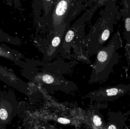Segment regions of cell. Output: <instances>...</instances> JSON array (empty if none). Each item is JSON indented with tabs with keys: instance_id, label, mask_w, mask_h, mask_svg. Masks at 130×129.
Instances as JSON below:
<instances>
[{
	"instance_id": "1",
	"label": "cell",
	"mask_w": 130,
	"mask_h": 129,
	"mask_svg": "<svg viewBox=\"0 0 130 129\" xmlns=\"http://www.w3.org/2000/svg\"><path fill=\"white\" fill-rule=\"evenodd\" d=\"M120 46L118 34L115 33L107 45L97 52L89 81L90 84L104 82L108 79L114 66L119 62V54L117 51Z\"/></svg>"
},
{
	"instance_id": "2",
	"label": "cell",
	"mask_w": 130,
	"mask_h": 129,
	"mask_svg": "<svg viewBox=\"0 0 130 129\" xmlns=\"http://www.w3.org/2000/svg\"><path fill=\"white\" fill-rule=\"evenodd\" d=\"M128 92V85L121 84L99 89L89 93L87 96L91 100L98 102L112 101L123 96Z\"/></svg>"
},
{
	"instance_id": "3",
	"label": "cell",
	"mask_w": 130,
	"mask_h": 129,
	"mask_svg": "<svg viewBox=\"0 0 130 129\" xmlns=\"http://www.w3.org/2000/svg\"><path fill=\"white\" fill-rule=\"evenodd\" d=\"M0 81L23 93H27V86L12 70L0 64Z\"/></svg>"
},
{
	"instance_id": "4",
	"label": "cell",
	"mask_w": 130,
	"mask_h": 129,
	"mask_svg": "<svg viewBox=\"0 0 130 129\" xmlns=\"http://www.w3.org/2000/svg\"><path fill=\"white\" fill-rule=\"evenodd\" d=\"M124 32L127 41L126 57L130 63V0H122Z\"/></svg>"
},
{
	"instance_id": "5",
	"label": "cell",
	"mask_w": 130,
	"mask_h": 129,
	"mask_svg": "<svg viewBox=\"0 0 130 129\" xmlns=\"http://www.w3.org/2000/svg\"><path fill=\"white\" fill-rule=\"evenodd\" d=\"M108 122L107 123V129H123L124 128L127 117L121 111L109 112Z\"/></svg>"
},
{
	"instance_id": "6",
	"label": "cell",
	"mask_w": 130,
	"mask_h": 129,
	"mask_svg": "<svg viewBox=\"0 0 130 129\" xmlns=\"http://www.w3.org/2000/svg\"><path fill=\"white\" fill-rule=\"evenodd\" d=\"M88 119L91 128L96 129H106L107 123L98 108H93L88 115Z\"/></svg>"
},
{
	"instance_id": "7",
	"label": "cell",
	"mask_w": 130,
	"mask_h": 129,
	"mask_svg": "<svg viewBox=\"0 0 130 129\" xmlns=\"http://www.w3.org/2000/svg\"><path fill=\"white\" fill-rule=\"evenodd\" d=\"M7 101L0 100V126L1 128L9 123L12 119V108Z\"/></svg>"
},
{
	"instance_id": "8",
	"label": "cell",
	"mask_w": 130,
	"mask_h": 129,
	"mask_svg": "<svg viewBox=\"0 0 130 129\" xmlns=\"http://www.w3.org/2000/svg\"><path fill=\"white\" fill-rule=\"evenodd\" d=\"M0 57L13 61L16 64L21 63L23 58L20 53L5 45H0Z\"/></svg>"
},
{
	"instance_id": "9",
	"label": "cell",
	"mask_w": 130,
	"mask_h": 129,
	"mask_svg": "<svg viewBox=\"0 0 130 129\" xmlns=\"http://www.w3.org/2000/svg\"><path fill=\"white\" fill-rule=\"evenodd\" d=\"M38 77L40 83L47 87H62V84H64L62 80H59V78L48 73H41Z\"/></svg>"
},
{
	"instance_id": "10",
	"label": "cell",
	"mask_w": 130,
	"mask_h": 129,
	"mask_svg": "<svg viewBox=\"0 0 130 129\" xmlns=\"http://www.w3.org/2000/svg\"><path fill=\"white\" fill-rule=\"evenodd\" d=\"M67 2L64 1L60 2L58 5L56 13L58 15L63 14L67 8Z\"/></svg>"
},
{
	"instance_id": "11",
	"label": "cell",
	"mask_w": 130,
	"mask_h": 129,
	"mask_svg": "<svg viewBox=\"0 0 130 129\" xmlns=\"http://www.w3.org/2000/svg\"><path fill=\"white\" fill-rule=\"evenodd\" d=\"M74 37V32L72 30H70L67 32L65 38V41L66 42H69L71 41Z\"/></svg>"
},
{
	"instance_id": "12",
	"label": "cell",
	"mask_w": 130,
	"mask_h": 129,
	"mask_svg": "<svg viewBox=\"0 0 130 129\" xmlns=\"http://www.w3.org/2000/svg\"><path fill=\"white\" fill-rule=\"evenodd\" d=\"M58 121L60 123L63 124H69L70 123V120L66 118H61V117L58 119Z\"/></svg>"
},
{
	"instance_id": "13",
	"label": "cell",
	"mask_w": 130,
	"mask_h": 129,
	"mask_svg": "<svg viewBox=\"0 0 130 129\" xmlns=\"http://www.w3.org/2000/svg\"><path fill=\"white\" fill-rule=\"evenodd\" d=\"M128 89H129V92H130V83L128 85Z\"/></svg>"
},
{
	"instance_id": "14",
	"label": "cell",
	"mask_w": 130,
	"mask_h": 129,
	"mask_svg": "<svg viewBox=\"0 0 130 129\" xmlns=\"http://www.w3.org/2000/svg\"><path fill=\"white\" fill-rule=\"evenodd\" d=\"M103 1H104V2H109V1H110V0H103Z\"/></svg>"
},
{
	"instance_id": "15",
	"label": "cell",
	"mask_w": 130,
	"mask_h": 129,
	"mask_svg": "<svg viewBox=\"0 0 130 129\" xmlns=\"http://www.w3.org/2000/svg\"><path fill=\"white\" fill-rule=\"evenodd\" d=\"M47 1H51V0H47Z\"/></svg>"
}]
</instances>
